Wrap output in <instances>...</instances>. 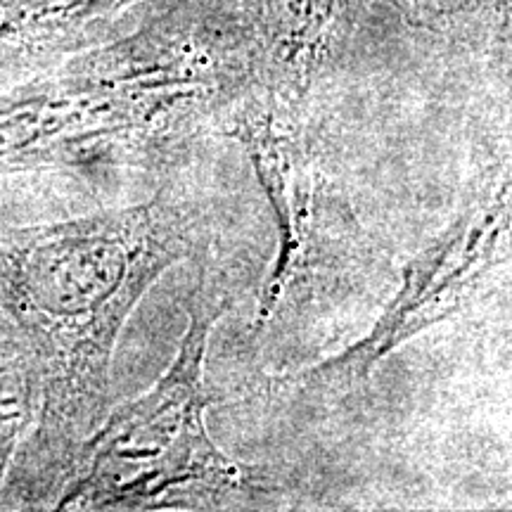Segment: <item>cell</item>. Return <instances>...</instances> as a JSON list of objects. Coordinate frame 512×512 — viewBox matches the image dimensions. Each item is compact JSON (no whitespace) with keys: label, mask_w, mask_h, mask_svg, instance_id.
Listing matches in <instances>:
<instances>
[{"label":"cell","mask_w":512,"mask_h":512,"mask_svg":"<svg viewBox=\"0 0 512 512\" xmlns=\"http://www.w3.org/2000/svg\"><path fill=\"white\" fill-rule=\"evenodd\" d=\"M299 110L261 91L230 121L271 204L278 252L256 306V325L275 328L351 285L368 266V235L347 197L313 155Z\"/></svg>","instance_id":"4"},{"label":"cell","mask_w":512,"mask_h":512,"mask_svg":"<svg viewBox=\"0 0 512 512\" xmlns=\"http://www.w3.org/2000/svg\"><path fill=\"white\" fill-rule=\"evenodd\" d=\"M207 214L178 192L88 219L0 230V311L22 337L38 384V420L22 467L64 484L110 403L112 358L143 294L200 252Z\"/></svg>","instance_id":"1"},{"label":"cell","mask_w":512,"mask_h":512,"mask_svg":"<svg viewBox=\"0 0 512 512\" xmlns=\"http://www.w3.org/2000/svg\"><path fill=\"white\" fill-rule=\"evenodd\" d=\"M226 311L219 266H202L188 302V330L166 373L136 401L102 420L57 508L216 510L242 508L268 482L230 460L211 439L204 380L209 337Z\"/></svg>","instance_id":"3"},{"label":"cell","mask_w":512,"mask_h":512,"mask_svg":"<svg viewBox=\"0 0 512 512\" xmlns=\"http://www.w3.org/2000/svg\"><path fill=\"white\" fill-rule=\"evenodd\" d=\"M242 83L245 60L223 34L164 22L0 98V174L162 162L200 136Z\"/></svg>","instance_id":"2"},{"label":"cell","mask_w":512,"mask_h":512,"mask_svg":"<svg viewBox=\"0 0 512 512\" xmlns=\"http://www.w3.org/2000/svg\"><path fill=\"white\" fill-rule=\"evenodd\" d=\"M510 166L486 171L458 216L403 271L401 287L373 330L342 354L325 358L273 387L294 394H342L370 382L375 368L408 339L451 318L501 261L510 233Z\"/></svg>","instance_id":"5"}]
</instances>
